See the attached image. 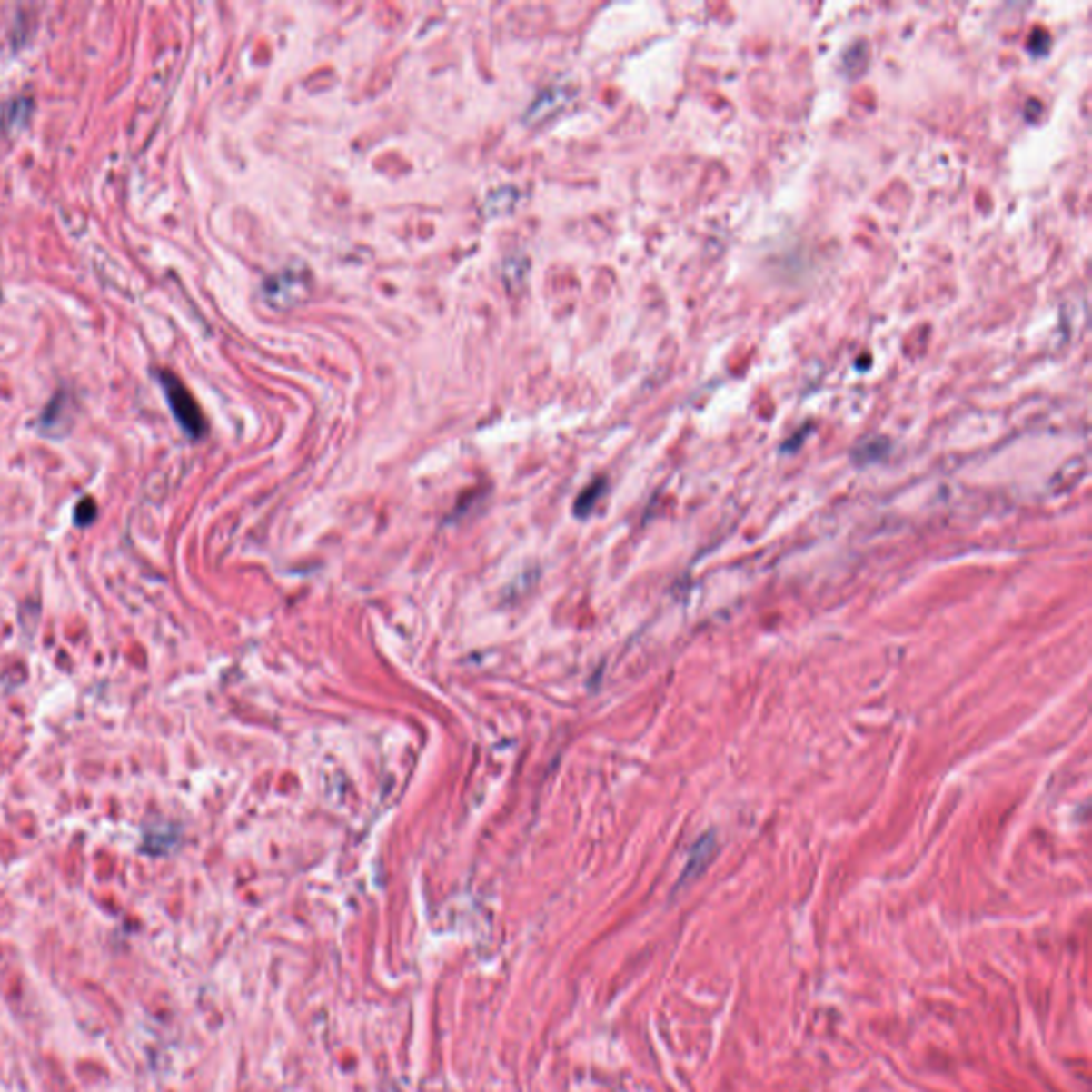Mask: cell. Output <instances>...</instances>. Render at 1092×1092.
Returning <instances> with one entry per match:
<instances>
[{"label": "cell", "instance_id": "4", "mask_svg": "<svg viewBox=\"0 0 1092 1092\" xmlns=\"http://www.w3.org/2000/svg\"><path fill=\"white\" fill-rule=\"evenodd\" d=\"M561 101H563V98L560 94V88L544 90L542 94H540L536 98V101H533V105L530 107V112H527V120H540V118H544V115L553 114L555 109L561 105Z\"/></svg>", "mask_w": 1092, "mask_h": 1092}, {"label": "cell", "instance_id": "5", "mask_svg": "<svg viewBox=\"0 0 1092 1092\" xmlns=\"http://www.w3.org/2000/svg\"><path fill=\"white\" fill-rule=\"evenodd\" d=\"M604 491H606L604 478H598V481H593L591 484H589V487L579 495V500H576V504H574L576 517H587V514L593 511L595 501L602 498Z\"/></svg>", "mask_w": 1092, "mask_h": 1092}, {"label": "cell", "instance_id": "8", "mask_svg": "<svg viewBox=\"0 0 1092 1092\" xmlns=\"http://www.w3.org/2000/svg\"><path fill=\"white\" fill-rule=\"evenodd\" d=\"M1028 47L1033 54H1046L1047 47H1050V35L1046 33V30H1037V33L1030 36Z\"/></svg>", "mask_w": 1092, "mask_h": 1092}, {"label": "cell", "instance_id": "6", "mask_svg": "<svg viewBox=\"0 0 1092 1092\" xmlns=\"http://www.w3.org/2000/svg\"><path fill=\"white\" fill-rule=\"evenodd\" d=\"M98 517V508L96 501L92 498H82L79 500V504L75 506V512H73V521H75L77 527H85L92 525Z\"/></svg>", "mask_w": 1092, "mask_h": 1092}, {"label": "cell", "instance_id": "1", "mask_svg": "<svg viewBox=\"0 0 1092 1092\" xmlns=\"http://www.w3.org/2000/svg\"><path fill=\"white\" fill-rule=\"evenodd\" d=\"M154 376L156 382L161 384L164 400L169 403L171 414H174L177 425L182 427V432L186 433L190 440L204 438L207 433V421L204 412H201L199 403H196L193 397V392L188 391V386L169 370H156Z\"/></svg>", "mask_w": 1092, "mask_h": 1092}, {"label": "cell", "instance_id": "9", "mask_svg": "<svg viewBox=\"0 0 1092 1092\" xmlns=\"http://www.w3.org/2000/svg\"><path fill=\"white\" fill-rule=\"evenodd\" d=\"M0 299H3V293H0Z\"/></svg>", "mask_w": 1092, "mask_h": 1092}, {"label": "cell", "instance_id": "3", "mask_svg": "<svg viewBox=\"0 0 1092 1092\" xmlns=\"http://www.w3.org/2000/svg\"><path fill=\"white\" fill-rule=\"evenodd\" d=\"M177 843V832L171 826H152L145 830L144 851L152 856H163Z\"/></svg>", "mask_w": 1092, "mask_h": 1092}, {"label": "cell", "instance_id": "7", "mask_svg": "<svg viewBox=\"0 0 1092 1092\" xmlns=\"http://www.w3.org/2000/svg\"><path fill=\"white\" fill-rule=\"evenodd\" d=\"M886 451H888L886 440H873V442H867V444H862L860 449L856 451V459L860 463H869V462H875V459H879L881 455H886Z\"/></svg>", "mask_w": 1092, "mask_h": 1092}, {"label": "cell", "instance_id": "2", "mask_svg": "<svg viewBox=\"0 0 1092 1092\" xmlns=\"http://www.w3.org/2000/svg\"><path fill=\"white\" fill-rule=\"evenodd\" d=\"M71 397L65 391H58L52 400L47 402L39 421H36V432L43 438H63L71 429Z\"/></svg>", "mask_w": 1092, "mask_h": 1092}]
</instances>
